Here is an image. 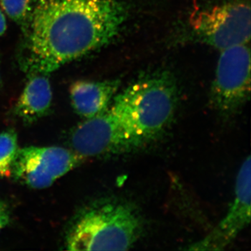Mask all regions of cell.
<instances>
[{
    "label": "cell",
    "instance_id": "obj_1",
    "mask_svg": "<svg viewBox=\"0 0 251 251\" xmlns=\"http://www.w3.org/2000/svg\"><path fill=\"white\" fill-rule=\"evenodd\" d=\"M128 16L124 0H31L20 67L49 75L111 43Z\"/></svg>",
    "mask_w": 251,
    "mask_h": 251
},
{
    "label": "cell",
    "instance_id": "obj_2",
    "mask_svg": "<svg viewBox=\"0 0 251 251\" xmlns=\"http://www.w3.org/2000/svg\"><path fill=\"white\" fill-rule=\"evenodd\" d=\"M177 100L176 80L163 70L140 75L115 96L110 106L121 122L130 150L162 134L173 119Z\"/></svg>",
    "mask_w": 251,
    "mask_h": 251
},
{
    "label": "cell",
    "instance_id": "obj_3",
    "mask_svg": "<svg viewBox=\"0 0 251 251\" xmlns=\"http://www.w3.org/2000/svg\"><path fill=\"white\" fill-rule=\"evenodd\" d=\"M144 222L133 203L104 198L84 206L74 216L66 237L72 251H127L143 233Z\"/></svg>",
    "mask_w": 251,
    "mask_h": 251
},
{
    "label": "cell",
    "instance_id": "obj_4",
    "mask_svg": "<svg viewBox=\"0 0 251 251\" xmlns=\"http://www.w3.org/2000/svg\"><path fill=\"white\" fill-rule=\"evenodd\" d=\"M190 25L198 39L221 51L247 44L251 39V6L247 0H229L198 10Z\"/></svg>",
    "mask_w": 251,
    "mask_h": 251
},
{
    "label": "cell",
    "instance_id": "obj_5",
    "mask_svg": "<svg viewBox=\"0 0 251 251\" xmlns=\"http://www.w3.org/2000/svg\"><path fill=\"white\" fill-rule=\"evenodd\" d=\"M247 44L221 51L210 92L213 108L225 116L234 115L250 97L251 51Z\"/></svg>",
    "mask_w": 251,
    "mask_h": 251
},
{
    "label": "cell",
    "instance_id": "obj_6",
    "mask_svg": "<svg viewBox=\"0 0 251 251\" xmlns=\"http://www.w3.org/2000/svg\"><path fill=\"white\" fill-rule=\"evenodd\" d=\"M82 161L74 151L60 147H26L18 148L10 175L20 184L44 189Z\"/></svg>",
    "mask_w": 251,
    "mask_h": 251
},
{
    "label": "cell",
    "instance_id": "obj_7",
    "mask_svg": "<svg viewBox=\"0 0 251 251\" xmlns=\"http://www.w3.org/2000/svg\"><path fill=\"white\" fill-rule=\"evenodd\" d=\"M69 144L82 160L131 150L121 122L110 105L100 115L74 127Z\"/></svg>",
    "mask_w": 251,
    "mask_h": 251
},
{
    "label": "cell",
    "instance_id": "obj_8",
    "mask_svg": "<svg viewBox=\"0 0 251 251\" xmlns=\"http://www.w3.org/2000/svg\"><path fill=\"white\" fill-rule=\"evenodd\" d=\"M251 161L243 162L236 179L233 201L224 219L209 235L189 249L223 250L251 223Z\"/></svg>",
    "mask_w": 251,
    "mask_h": 251
},
{
    "label": "cell",
    "instance_id": "obj_9",
    "mask_svg": "<svg viewBox=\"0 0 251 251\" xmlns=\"http://www.w3.org/2000/svg\"><path fill=\"white\" fill-rule=\"evenodd\" d=\"M120 80H77L70 87L73 108L85 120L93 118L108 109L117 95Z\"/></svg>",
    "mask_w": 251,
    "mask_h": 251
},
{
    "label": "cell",
    "instance_id": "obj_10",
    "mask_svg": "<svg viewBox=\"0 0 251 251\" xmlns=\"http://www.w3.org/2000/svg\"><path fill=\"white\" fill-rule=\"evenodd\" d=\"M46 74H32L23 89L14 108L19 120L29 125L47 115L52 100L50 82Z\"/></svg>",
    "mask_w": 251,
    "mask_h": 251
},
{
    "label": "cell",
    "instance_id": "obj_11",
    "mask_svg": "<svg viewBox=\"0 0 251 251\" xmlns=\"http://www.w3.org/2000/svg\"><path fill=\"white\" fill-rule=\"evenodd\" d=\"M18 150V135L14 130L0 133V178L10 174Z\"/></svg>",
    "mask_w": 251,
    "mask_h": 251
},
{
    "label": "cell",
    "instance_id": "obj_12",
    "mask_svg": "<svg viewBox=\"0 0 251 251\" xmlns=\"http://www.w3.org/2000/svg\"><path fill=\"white\" fill-rule=\"evenodd\" d=\"M0 4L6 15L23 29L30 14L31 0H0Z\"/></svg>",
    "mask_w": 251,
    "mask_h": 251
},
{
    "label": "cell",
    "instance_id": "obj_13",
    "mask_svg": "<svg viewBox=\"0 0 251 251\" xmlns=\"http://www.w3.org/2000/svg\"><path fill=\"white\" fill-rule=\"evenodd\" d=\"M10 222V211L7 205L0 201V232Z\"/></svg>",
    "mask_w": 251,
    "mask_h": 251
},
{
    "label": "cell",
    "instance_id": "obj_14",
    "mask_svg": "<svg viewBox=\"0 0 251 251\" xmlns=\"http://www.w3.org/2000/svg\"><path fill=\"white\" fill-rule=\"evenodd\" d=\"M6 27H7V25H6V18L1 10L0 9V37L4 34Z\"/></svg>",
    "mask_w": 251,
    "mask_h": 251
},
{
    "label": "cell",
    "instance_id": "obj_15",
    "mask_svg": "<svg viewBox=\"0 0 251 251\" xmlns=\"http://www.w3.org/2000/svg\"><path fill=\"white\" fill-rule=\"evenodd\" d=\"M0 80H1V78H0Z\"/></svg>",
    "mask_w": 251,
    "mask_h": 251
}]
</instances>
